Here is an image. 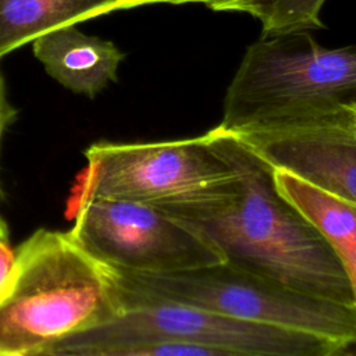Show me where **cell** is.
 <instances>
[{
	"label": "cell",
	"mask_w": 356,
	"mask_h": 356,
	"mask_svg": "<svg viewBox=\"0 0 356 356\" xmlns=\"http://www.w3.org/2000/svg\"><path fill=\"white\" fill-rule=\"evenodd\" d=\"M204 135L209 146L235 171L238 192L217 207L170 216L210 241L234 267L355 306L341 261L310 220L278 192L273 167L218 125Z\"/></svg>",
	"instance_id": "cell-1"
},
{
	"label": "cell",
	"mask_w": 356,
	"mask_h": 356,
	"mask_svg": "<svg viewBox=\"0 0 356 356\" xmlns=\"http://www.w3.org/2000/svg\"><path fill=\"white\" fill-rule=\"evenodd\" d=\"M121 313L110 266L68 232L40 228L0 286V356H49L63 339Z\"/></svg>",
	"instance_id": "cell-2"
},
{
	"label": "cell",
	"mask_w": 356,
	"mask_h": 356,
	"mask_svg": "<svg viewBox=\"0 0 356 356\" xmlns=\"http://www.w3.org/2000/svg\"><path fill=\"white\" fill-rule=\"evenodd\" d=\"M356 106V46L328 49L307 31L248 46L224 97L220 128L234 132L337 125Z\"/></svg>",
	"instance_id": "cell-3"
},
{
	"label": "cell",
	"mask_w": 356,
	"mask_h": 356,
	"mask_svg": "<svg viewBox=\"0 0 356 356\" xmlns=\"http://www.w3.org/2000/svg\"><path fill=\"white\" fill-rule=\"evenodd\" d=\"M110 268L121 310L136 302H175L309 332L342 348L356 341V306L295 291L225 261L170 273Z\"/></svg>",
	"instance_id": "cell-4"
},
{
	"label": "cell",
	"mask_w": 356,
	"mask_h": 356,
	"mask_svg": "<svg viewBox=\"0 0 356 356\" xmlns=\"http://www.w3.org/2000/svg\"><path fill=\"white\" fill-rule=\"evenodd\" d=\"M70 200L99 197L150 204L168 214L217 207L238 192L235 171L209 146L206 135L147 143L96 142Z\"/></svg>",
	"instance_id": "cell-5"
},
{
	"label": "cell",
	"mask_w": 356,
	"mask_h": 356,
	"mask_svg": "<svg viewBox=\"0 0 356 356\" xmlns=\"http://www.w3.org/2000/svg\"><path fill=\"white\" fill-rule=\"evenodd\" d=\"M156 341L206 345L229 356H338L342 349L309 332L184 303L147 300L127 305L113 320L63 339L49 356H121L128 348Z\"/></svg>",
	"instance_id": "cell-6"
},
{
	"label": "cell",
	"mask_w": 356,
	"mask_h": 356,
	"mask_svg": "<svg viewBox=\"0 0 356 356\" xmlns=\"http://www.w3.org/2000/svg\"><path fill=\"white\" fill-rule=\"evenodd\" d=\"M67 211L71 238L115 268L170 273L224 261L210 241L146 203L88 197L68 200Z\"/></svg>",
	"instance_id": "cell-7"
},
{
	"label": "cell",
	"mask_w": 356,
	"mask_h": 356,
	"mask_svg": "<svg viewBox=\"0 0 356 356\" xmlns=\"http://www.w3.org/2000/svg\"><path fill=\"white\" fill-rule=\"evenodd\" d=\"M235 135L271 167L356 206V136L346 128L318 125Z\"/></svg>",
	"instance_id": "cell-8"
},
{
	"label": "cell",
	"mask_w": 356,
	"mask_h": 356,
	"mask_svg": "<svg viewBox=\"0 0 356 356\" xmlns=\"http://www.w3.org/2000/svg\"><path fill=\"white\" fill-rule=\"evenodd\" d=\"M32 50L53 79L88 97H95L117 81L118 67L125 57L111 40L86 35L78 29V24L38 36Z\"/></svg>",
	"instance_id": "cell-9"
},
{
	"label": "cell",
	"mask_w": 356,
	"mask_h": 356,
	"mask_svg": "<svg viewBox=\"0 0 356 356\" xmlns=\"http://www.w3.org/2000/svg\"><path fill=\"white\" fill-rule=\"evenodd\" d=\"M273 177L278 192L330 243L352 285L356 306V209L288 171L273 167Z\"/></svg>",
	"instance_id": "cell-10"
},
{
	"label": "cell",
	"mask_w": 356,
	"mask_h": 356,
	"mask_svg": "<svg viewBox=\"0 0 356 356\" xmlns=\"http://www.w3.org/2000/svg\"><path fill=\"white\" fill-rule=\"evenodd\" d=\"M124 8L127 0H0V58L51 29Z\"/></svg>",
	"instance_id": "cell-11"
},
{
	"label": "cell",
	"mask_w": 356,
	"mask_h": 356,
	"mask_svg": "<svg viewBox=\"0 0 356 356\" xmlns=\"http://www.w3.org/2000/svg\"><path fill=\"white\" fill-rule=\"evenodd\" d=\"M325 0H275L263 17V36L323 28L320 11Z\"/></svg>",
	"instance_id": "cell-12"
},
{
	"label": "cell",
	"mask_w": 356,
	"mask_h": 356,
	"mask_svg": "<svg viewBox=\"0 0 356 356\" xmlns=\"http://www.w3.org/2000/svg\"><path fill=\"white\" fill-rule=\"evenodd\" d=\"M121 356H229L227 352L182 341H156L128 348Z\"/></svg>",
	"instance_id": "cell-13"
},
{
	"label": "cell",
	"mask_w": 356,
	"mask_h": 356,
	"mask_svg": "<svg viewBox=\"0 0 356 356\" xmlns=\"http://www.w3.org/2000/svg\"><path fill=\"white\" fill-rule=\"evenodd\" d=\"M211 10L217 11H245L253 17L263 19L275 0H199Z\"/></svg>",
	"instance_id": "cell-14"
},
{
	"label": "cell",
	"mask_w": 356,
	"mask_h": 356,
	"mask_svg": "<svg viewBox=\"0 0 356 356\" xmlns=\"http://www.w3.org/2000/svg\"><path fill=\"white\" fill-rule=\"evenodd\" d=\"M15 115H17V108L8 102L4 78L0 70V143H1V138L6 128L14 121ZM0 193H1V189H0Z\"/></svg>",
	"instance_id": "cell-15"
},
{
	"label": "cell",
	"mask_w": 356,
	"mask_h": 356,
	"mask_svg": "<svg viewBox=\"0 0 356 356\" xmlns=\"http://www.w3.org/2000/svg\"><path fill=\"white\" fill-rule=\"evenodd\" d=\"M15 257V250L10 248L8 238H0V286L11 271Z\"/></svg>",
	"instance_id": "cell-16"
},
{
	"label": "cell",
	"mask_w": 356,
	"mask_h": 356,
	"mask_svg": "<svg viewBox=\"0 0 356 356\" xmlns=\"http://www.w3.org/2000/svg\"><path fill=\"white\" fill-rule=\"evenodd\" d=\"M128 7H139L150 3H172V4H181V3H199V0H127Z\"/></svg>",
	"instance_id": "cell-17"
},
{
	"label": "cell",
	"mask_w": 356,
	"mask_h": 356,
	"mask_svg": "<svg viewBox=\"0 0 356 356\" xmlns=\"http://www.w3.org/2000/svg\"><path fill=\"white\" fill-rule=\"evenodd\" d=\"M356 136V106L348 108V120L342 125Z\"/></svg>",
	"instance_id": "cell-18"
},
{
	"label": "cell",
	"mask_w": 356,
	"mask_h": 356,
	"mask_svg": "<svg viewBox=\"0 0 356 356\" xmlns=\"http://www.w3.org/2000/svg\"><path fill=\"white\" fill-rule=\"evenodd\" d=\"M338 356H356V341L346 343L338 353Z\"/></svg>",
	"instance_id": "cell-19"
},
{
	"label": "cell",
	"mask_w": 356,
	"mask_h": 356,
	"mask_svg": "<svg viewBox=\"0 0 356 356\" xmlns=\"http://www.w3.org/2000/svg\"><path fill=\"white\" fill-rule=\"evenodd\" d=\"M0 238H8V228L6 221L0 217Z\"/></svg>",
	"instance_id": "cell-20"
},
{
	"label": "cell",
	"mask_w": 356,
	"mask_h": 356,
	"mask_svg": "<svg viewBox=\"0 0 356 356\" xmlns=\"http://www.w3.org/2000/svg\"><path fill=\"white\" fill-rule=\"evenodd\" d=\"M353 207H355V209H356V206H353Z\"/></svg>",
	"instance_id": "cell-21"
}]
</instances>
